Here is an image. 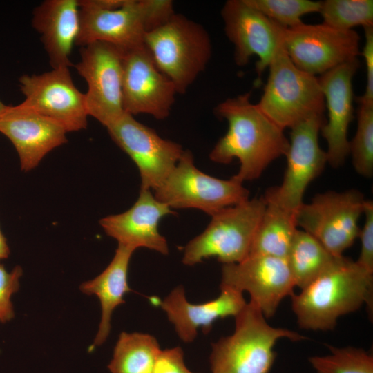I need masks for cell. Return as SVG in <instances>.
<instances>
[{"label":"cell","mask_w":373,"mask_h":373,"mask_svg":"<svg viewBox=\"0 0 373 373\" xmlns=\"http://www.w3.org/2000/svg\"><path fill=\"white\" fill-rule=\"evenodd\" d=\"M250 93L228 98L215 108L228 122V130L215 144L209 159L227 164L237 158L242 182L258 179L274 160L285 155L289 140L284 131L250 101Z\"/></svg>","instance_id":"obj_1"},{"label":"cell","mask_w":373,"mask_h":373,"mask_svg":"<svg viewBox=\"0 0 373 373\" xmlns=\"http://www.w3.org/2000/svg\"><path fill=\"white\" fill-rule=\"evenodd\" d=\"M372 295L373 273L343 255L291 296L292 310L300 328L332 330L340 316L364 304L372 310Z\"/></svg>","instance_id":"obj_2"},{"label":"cell","mask_w":373,"mask_h":373,"mask_svg":"<svg viewBox=\"0 0 373 373\" xmlns=\"http://www.w3.org/2000/svg\"><path fill=\"white\" fill-rule=\"evenodd\" d=\"M235 318L233 333L212 343L211 373H269L276 356L274 347L278 339L305 338L294 331L271 326L250 301Z\"/></svg>","instance_id":"obj_3"},{"label":"cell","mask_w":373,"mask_h":373,"mask_svg":"<svg viewBox=\"0 0 373 373\" xmlns=\"http://www.w3.org/2000/svg\"><path fill=\"white\" fill-rule=\"evenodd\" d=\"M79 28L75 45L95 41L124 50L144 44L145 34L162 26L175 13L170 0H127L120 8L104 9L78 0Z\"/></svg>","instance_id":"obj_4"},{"label":"cell","mask_w":373,"mask_h":373,"mask_svg":"<svg viewBox=\"0 0 373 373\" xmlns=\"http://www.w3.org/2000/svg\"><path fill=\"white\" fill-rule=\"evenodd\" d=\"M144 43L157 68L184 93L205 69L211 41L201 24L174 13L162 26L145 34Z\"/></svg>","instance_id":"obj_5"},{"label":"cell","mask_w":373,"mask_h":373,"mask_svg":"<svg viewBox=\"0 0 373 373\" xmlns=\"http://www.w3.org/2000/svg\"><path fill=\"white\" fill-rule=\"evenodd\" d=\"M263 94L256 104L283 131L314 116H324L325 104L318 77L297 68L283 45L268 66Z\"/></svg>","instance_id":"obj_6"},{"label":"cell","mask_w":373,"mask_h":373,"mask_svg":"<svg viewBox=\"0 0 373 373\" xmlns=\"http://www.w3.org/2000/svg\"><path fill=\"white\" fill-rule=\"evenodd\" d=\"M265 208L262 196L212 215L204 231L184 247L182 262L192 266L211 257L217 258L222 265L242 261L249 254Z\"/></svg>","instance_id":"obj_7"},{"label":"cell","mask_w":373,"mask_h":373,"mask_svg":"<svg viewBox=\"0 0 373 373\" xmlns=\"http://www.w3.org/2000/svg\"><path fill=\"white\" fill-rule=\"evenodd\" d=\"M153 194L171 209H195L211 216L249 199L243 182L235 175L223 180L202 172L188 150Z\"/></svg>","instance_id":"obj_8"},{"label":"cell","mask_w":373,"mask_h":373,"mask_svg":"<svg viewBox=\"0 0 373 373\" xmlns=\"http://www.w3.org/2000/svg\"><path fill=\"white\" fill-rule=\"evenodd\" d=\"M356 189L316 194L296 213L297 227L314 237L330 254L343 256L358 238L366 202Z\"/></svg>","instance_id":"obj_9"},{"label":"cell","mask_w":373,"mask_h":373,"mask_svg":"<svg viewBox=\"0 0 373 373\" xmlns=\"http://www.w3.org/2000/svg\"><path fill=\"white\" fill-rule=\"evenodd\" d=\"M124 50L110 43L95 41L82 46L75 67L87 83L88 113L104 126L124 113L122 105Z\"/></svg>","instance_id":"obj_10"},{"label":"cell","mask_w":373,"mask_h":373,"mask_svg":"<svg viewBox=\"0 0 373 373\" xmlns=\"http://www.w3.org/2000/svg\"><path fill=\"white\" fill-rule=\"evenodd\" d=\"M325 122L324 116H314L291 128L282 183L267 190L265 199L295 213L304 203L307 188L327 164L326 152L318 143V134Z\"/></svg>","instance_id":"obj_11"},{"label":"cell","mask_w":373,"mask_h":373,"mask_svg":"<svg viewBox=\"0 0 373 373\" xmlns=\"http://www.w3.org/2000/svg\"><path fill=\"white\" fill-rule=\"evenodd\" d=\"M359 41L356 31L323 23L285 28L283 36V46L293 64L314 76L356 59L361 54Z\"/></svg>","instance_id":"obj_12"},{"label":"cell","mask_w":373,"mask_h":373,"mask_svg":"<svg viewBox=\"0 0 373 373\" xmlns=\"http://www.w3.org/2000/svg\"><path fill=\"white\" fill-rule=\"evenodd\" d=\"M113 141L135 162L142 189L155 191L174 169L184 150L124 113L106 126Z\"/></svg>","instance_id":"obj_13"},{"label":"cell","mask_w":373,"mask_h":373,"mask_svg":"<svg viewBox=\"0 0 373 373\" xmlns=\"http://www.w3.org/2000/svg\"><path fill=\"white\" fill-rule=\"evenodd\" d=\"M19 82L25 97L23 106L56 122L67 133L86 128L89 115L86 95L74 84L69 68L25 74Z\"/></svg>","instance_id":"obj_14"},{"label":"cell","mask_w":373,"mask_h":373,"mask_svg":"<svg viewBox=\"0 0 373 373\" xmlns=\"http://www.w3.org/2000/svg\"><path fill=\"white\" fill-rule=\"evenodd\" d=\"M224 32L234 46L236 65L245 66L253 55L258 79L260 77L279 48L283 45L285 28L248 4L246 0H228L222 10Z\"/></svg>","instance_id":"obj_15"},{"label":"cell","mask_w":373,"mask_h":373,"mask_svg":"<svg viewBox=\"0 0 373 373\" xmlns=\"http://www.w3.org/2000/svg\"><path fill=\"white\" fill-rule=\"evenodd\" d=\"M220 286L242 293L266 318L273 316L280 302L292 296L295 285L285 258L249 255L239 262L223 264Z\"/></svg>","instance_id":"obj_16"},{"label":"cell","mask_w":373,"mask_h":373,"mask_svg":"<svg viewBox=\"0 0 373 373\" xmlns=\"http://www.w3.org/2000/svg\"><path fill=\"white\" fill-rule=\"evenodd\" d=\"M176 94L174 84L157 68L144 44L124 51L122 105L125 113L164 119L170 114Z\"/></svg>","instance_id":"obj_17"},{"label":"cell","mask_w":373,"mask_h":373,"mask_svg":"<svg viewBox=\"0 0 373 373\" xmlns=\"http://www.w3.org/2000/svg\"><path fill=\"white\" fill-rule=\"evenodd\" d=\"M359 64L356 58L318 77L328 115L320 132L327 145V163L334 168L343 164L350 155L347 133L354 117L352 79Z\"/></svg>","instance_id":"obj_18"},{"label":"cell","mask_w":373,"mask_h":373,"mask_svg":"<svg viewBox=\"0 0 373 373\" xmlns=\"http://www.w3.org/2000/svg\"><path fill=\"white\" fill-rule=\"evenodd\" d=\"M0 133L13 144L24 172L34 169L49 152L67 142V132L61 125L21 104L6 106L0 115Z\"/></svg>","instance_id":"obj_19"},{"label":"cell","mask_w":373,"mask_h":373,"mask_svg":"<svg viewBox=\"0 0 373 373\" xmlns=\"http://www.w3.org/2000/svg\"><path fill=\"white\" fill-rule=\"evenodd\" d=\"M174 213L151 190L140 189L137 200L130 209L102 218L99 224L118 245L133 250L147 248L166 255L169 254L167 241L159 232L158 226L162 218Z\"/></svg>","instance_id":"obj_20"},{"label":"cell","mask_w":373,"mask_h":373,"mask_svg":"<svg viewBox=\"0 0 373 373\" xmlns=\"http://www.w3.org/2000/svg\"><path fill=\"white\" fill-rule=\"evenodd\" d=\"M220 288V294L215 299L194 304L186 300L184 287L178 286L159 302L184 343L193 342L199 329L207 334L217 320L236 317L247 305L242 293L229 287Z\"/></svg>","instance_id":"obj_21"},{"label":"cell","mask_w":373,"mask_h":373,"mask_svg":"<svg viewBox=\"0 0 373 373\" xmlns=\"http://www.w3.org/2000/svg\"><path fill=\"white\" fill-rule=\"evenodd\" d=\"M78 0H46L32 12V26L52 68L73 66L70 57L79 28Z\"/></svg>","instance_id":"obj_22"},{"label":"cell","mask_w":373,"mask_h":373,"mask_svg":"<svg viewBox=\"0 0 373 373\" xmlns=\"http://www.w3.org/2000/svg\"><path fill=\"white\" fill-rule=\"evenodd\" d=\"M134 251L118 245L112 260L106 269L79 287L82 292L97 296L101 305V321L93 345H100L106 341L111 331L113 312L118 305L125 303L124 295L131 291L128 284V269Z\"/></svg>","instance_id":"obj_23"},{"label":"cell","mask_w":373,"mask_h":373,"mask_svg":"<svg viewBox=\"0 0 373 373\" xmlns=\"http://www.w3.org/2000/svg\"><path fill=\"white\" fill-rule=\"evenodd\" d=\"M264 200L265 208L249 256L257 254L286 258L298 230L296 213L265 198Z\"/></svg>","instance_id":"obj_24"},{"label":"cell","mask_w":373,"mask_h":373,"mask_svg":"<svg viewBox=\"0 0 373 373\" xmlns=\"http://www.w3.org/2000/svg\"><path fill=\"white\" fill-rule=\"evenodd\" d=\"M336 257L314 237L298 229L285 259L295 287L302 289L324 271Z\"/></svg>","instance_id":"obj_25"},{"label":"cell","mask_w":373,"mask_h":373,"mask_svg":"<svg viewBox=\"0 0 373 373\" xmlns=\"http://www.w3.org/2000/svg\"><path fill=\"white\" fill-rule=\"evenodd\" d=\"M160 350L149 334L122 332L108 368L111 373H153Z\"/></svg>","instance_id":"obj_26"},{"label":"cell","mask_w":373,"mask_h":373,"mask_svg":"<svg viewBox=\"0 0 373 373\" xmlns=\"http://www.w3.org/2000/svg\"><path fill=\"white\" fill-rule=\"evenodd\" d=\"M323 23L342 30L373 26L372 0H325L321 1Z\"/></svg>","instance_id":"obj_27"},{"label":"cell","mask_w":373,"mask_h":373,"mask_svg":"<svg viewBox=\"0 0 373 373\" xmlns=\"http://www.w3.org/2000/svg\"><path fill=\"white\" fill-rule=\"evenodd\" d=\"M330 354L309 361L316 373H373V355L359 347L328 345Z\"/></svg>","instance_id":"obj_28"},{"label":"cell","mask_w":373,"mask_h":373,"mask_svg":"<svg viewBox=\"0 0 373 373\" xmlns=\"http://www.w3.org/2000/svg\"><path fill=\"white\" fill-rule=\"evenodd\" d=\"M357 102V128L350 142V154L357 173L370 178L373 175V102Z\"/></svg>","instance_id":"obj_29"},{"label":"cell","mask_w":373,"mask_h":373,"mask_svg":"<svg viewBox=\"0 0 373 373\" xmlns=\"http://www.w3.org/2000/svg\"><path fill=\"white\" fill-rule=\"evenodd\" d=\"M246 1L286 28L303 23L302 16L311 12H319L321 5V1L310 0H246Z\"/></svg>","instance_id":"obj_30"},{"label":"cell","mask_w":373,"mask_h":373,"mask_svg":"<svg viewBox=\"0 0 373 373\" xmlns=\"http://www.w3.org/2000/svg\"><path fill=\"white\" fill-rule=\"evenodd\" d=\"M23 274L19 265L8 272L0 263V322L6 323L15 316L10 298L19 288V280Z\"/></svg>","instance_id":"obj_31"},{"label":"cell","mask_w":373,"mask_h":373,"mask_svg":"<svg viewBox=\"0 0 373 373\" xmlns=\"http://www.w3.org/2000/svg\"><path fill=\"white\" fill-rule=\"evenodd\" d=\"M365 221L360 228L358 238L361 240V251L356 260L361 267L373 273V202L366 200L363 211Z\"/></svg>","instance_id":"obj_32"},{"label":"cell","mask_w":373,"mask_h":373,"mask_svg":"<svg viewBox=\"0 0 373 373\" xmlns=\"http://www.w3.org/2000/svg\"><path fill=\"white\" fill-rule=\"evenodd\" d=\"M153 373H194L186 366L180 347L160 350Z\"/></svg>","instance_id":"obj_33"},{"label":"cell","mask_w":373,"mask_h":373,"mask_svg":"<svg viewBox=\"0 0 373 373\" xmlns=\"http://www.w3.org/2000/svg\"><path fill=\"white\" fill-rule=\"evenodd\" d=\"M365 41L361 55L366 65L367 82L365 93L357 100L373 102V26L363 28Z\"/></svg>","instance_id":"obj_34"},{"label":"cell","mask_w":373,"mask_h":373,"mask_svg":"<svg viewBox=\"0 0 373 373\" xmlns=\"http://www.w3.org/2000/svg\"><path fill=\"white\" fill-rule=\"evenodd\" d=\"M10 254V249L6 239L0 229V260L7 258Z\"/></svg>","instance_id":"obj_35"},{"label":"cell","mask_w":373,"mask_h":373,"mask_svg":"<svg viewBox=\"0 0 373 373\" xmlns=\"http://www.w3.org/2000/svg\"><path fill=\"white\" fill-rule=\"evenodd\" d=\"M6 106L0 100V115L3 111Z\"/></svg>","instance_id":"obj_36"}]
</instances>
